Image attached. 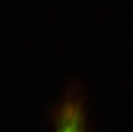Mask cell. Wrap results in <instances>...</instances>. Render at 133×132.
I'll use <instances>...</instances> for the list:
<instances>
[{"label": "cell", "mask_w": 133, "mask_h": 132, "mask_svg": "<svg viewBox=\"0 0 133 132\" xmlns=\"http://www.w3.org/2000/svg\"><path fill=\"white\" fill-rule=\"evenodd\" d=\"M55 132H85L82 109L76 103H66L61 109Z\"/></svg>", "instance_id": "cell-1"}]
</instances>
